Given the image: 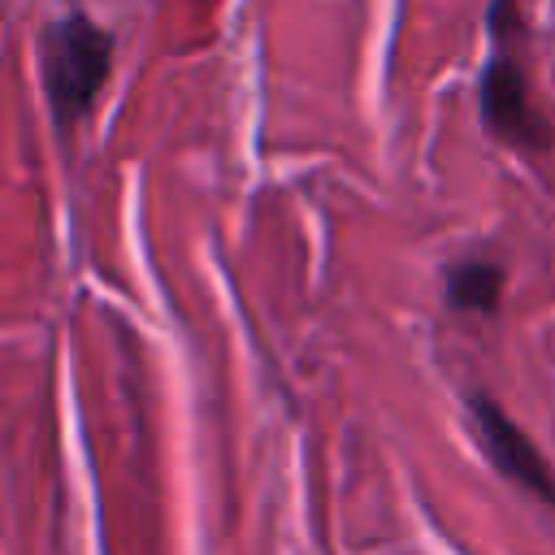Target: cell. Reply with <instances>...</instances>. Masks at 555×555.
<instances>
[{
	"instance_id": "obj_1",
	"label": "cell",
	"mask_w": 555,
	"mask_h": 555,
	"mask_svg": "<svg viewBox=\"0 0 555 555\" xmlns=\"http://www.w3.org/2000/svg\"><path fill=\"white\" fill-rule=\"evenodd\" d=\"M486 35H490V56H486V69H481V126L499 143L538 156V152L551 147L555 130H551L546 113L533 100L520 4L516 0H490Z\"/></svg>"
},
{
	"instance_id": "obj_2",
	"label": "cell",
	"mask_w": 555,
	"mask_h": 555,
	"mask_svg": "<svg viewBox=\"0 0 555 555\" xmlns=\"http://www.w3.org/2000/svg\"><path fill=\"white\" fill-rule=\"evenodd\" d=\"M39 74L56 126H78L113 74V35L87 13L48 22L39 30Z\"/></svg>"
},
{
	"instance_id": "obj_3",
	"label": "cell",
	"mask_w": 555,
	"mask_h": 555,
	"mask_svg": "<svg viewBox=\"0 0 555 555\" xmlns=\"http://www.w3.org/2000/svg\"><path fill=\"white\" fill-rule=\"evenodd\" d=\"M468 425L481 442V455L494 464L499 477H507L516 490L542 499V503H555V473L551 464L542 460V451L533 447V438L503 412V403L486 390H473L468 395Z\"/></svg>"
},
{
	"instance_id": "obj_4",
	"label": "cell",
	"mask_w": 555,
	"mask_h": 555,
	"mask_svg": "<svg viewBox=\"0 0 555 555\" xmlns=\"http://www.w3.org/2000/svg\"><path fill=\"white\" fill-rule=\"evenodd\" d=\"M442 291H447V304L455 312L490 317L503 299V264L494 256H460L447 264Z\"/></svg>"
}]
</instances>
